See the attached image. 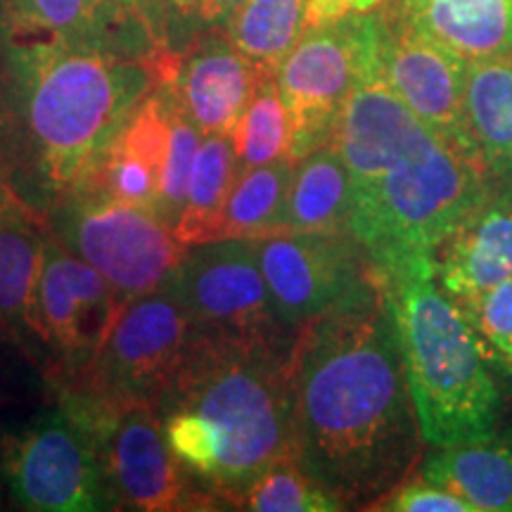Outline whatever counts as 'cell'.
Listing matches in <instances>:
<instances>
[{
  "instance_id": "6da1fadb",
  "label": "cell",
  "mask_w": 512,
  "mask_h": 512,
  "mask_svg": "<svg viewBox=\"0 0 512 512\" xmlns=\"http://www.w3.org/2000/svg\"><path fill=\"white\" fill-rule=\"evenodd\" d=\"M292 458L344 510L411 477L425 437L384 290L302 325L290 358Z\"/></svg>"
},
{
  "instance_id": "7a4b0ae2",
  "label": "cell",
  "mask_w": 512,
  "mask_h": 512,
  "mask_svg": "<svg viewBox=\"0 0 512 512\" xmlns=\"http://www.w3.org/2000/svg\"><path fill=\"white\" fill-rule=\"evenodd\" d=\"M152 88L150 62L69 48L0 12V178L46 221Z\"/></svg>"
},
{
  "instance_id": "3957f363",
  "label": "cell",
  "mask_w": 512,
  "mask_h": 512,
  "mask_svg": "<svg viewBox=\"0 0 512 512\" xmlns=\"http://www.w3.org/2000/svg\"><path fill=\"white\" fill-rule=\"evenodd\" d=\"M332 143L351 178V238L377 275L434 259L491 192L475 159L422 124L382 79L380 64L344 102Z\"/></svg>"
},
{
  "instance_id": "277c9868",
  "label": "cell",
  "mask_w": 512,
  "mask_h": 512,
  "mask_svg": "<svg viewBox=\"0 0 512 512\" xmlns=\"http://www.w3.org/2000/svg\"><path fill=\"white\" fill-rule=\"evenodd\" d=\"M294 339L223 335L195 323L181 361L152 401L159 418L192 411L219 434L221 465L211 491L223 510H242L254 479L278 460L292 458Z\"/></svg>"
},
{
  "instance_id": "5b68a950",
  "label": "cell",
  "mask_w": 512,
  "mask_h": 512,
  "mask_svg": "<svg viewBox=\"0 0 512 512\" xmlns=\"http://www.w3.org/2000/svg\"><path fill=\"white\" fill-rule=\"evenodd\" d=\"M392 309L396 337L430 448L498 434L501 389L465 313L441 290L434 259L377 275Z\"/></svg>"
},
{
  "instance_id": "8992f818",
  "label": "cell",
  "mask_w": 512,
  "mask_h": 512,
  "mask_svg": "<svg viewBox=\"0 0 512 512\" xmlns=\"http://www.w3.org/2000/svg\"><path fill=\"white\" fill-rule=\"evenodd\" d=\"M107 408V399L72 384H50L46 406L0 439V477L12 508L119 510L102 451Z\"/></svg>"
},
{
  "instance_id": "52a82bcc",
  "label": "cell",
  "mask_w": 512,
  "mask_h": 512,
  "mask_svg": "<svg viewBox=\"0 0 512 512\" xmlns=\"http://www.w3.org/2000/svg\"><path fill=\"white\" fill-rule=\"evenodd\" d=\"M380 8L318 24L306 31L275 72L290 117L294 162L328 145L344 102L380 60Z\"/></svg>"
},
{
  "instance_id": "ba28073f",
  "label": "cell",
  "mask_w": 512,
  "mask_h": 512,
  "mask_svg": "<svg viewBox=\"0 0 512 512\" xmlns=\"http://www.w3.org/2000/svg\"><path fill=\"white\" fill-rule=\"evenodd\" d=\"M46 226L88 261L124 304L164 287L188 252L157 211L93 192L69 195L50 211Z\"/></svg>"
},
{
  "instance_id": "9c48e42d",
  "label": "cell",
  "mask_w": 512,
  "mask_h": 512,
  "mask_svg": "<svg viewBox=\"0 0 512 512\" xmlns=\"http://www.w3.org/2000/svg\"><path fill=\"white\" fill-rule=\"evenodd\" d=\"M254 247L278 318L292 330L382 290L366 252L347 233L275 230L256 238Z\"/></svg>"
},
{
  "instance_id": "30bf717a",
  "label": "cell",
  "mask_w": 512,
  "mask_h": 512,
  "mask_svg": "<svg viewBox=\"0 0 512 512\" xmlns=\"http://www.w3.org/2000/svg\"><path fill=\"white\" fill-rule=\"evenodd\" d=\"M195 320L169 287L133 299L114 320L91 366L72 382L107 401L152 403L188 347Z\"/></svg>"
},
{
  "instance_id": "8fae6325",
  "label": "cell",
  "mask_w": 512,
  "mask_h": 512,
  "mask_svg": "<svg viewBox=\"0 0 512 512\" xmlns=\"http://www.w3.org/2000/svg\"><path fill=\"white\" fill-rule=\"evenodd\" d=\"M200 328L254 339H294L275 311L254 240H214L188 247L166 280Z\"/></svg>"
},
{
  "instance_id": "7c38bea8",
  "label": "cell",
  "mask_w": 512,
  "mask_h": 512,
  "mask_svg": "<svg viewBox=\"0 0 512 512\" xmlns=\"http://www.w3.org/2000/svg\"><path fill=\"white\" fill-rule=\"evenodd\" d=\"M102 451L119 510H223L214 491L174 456L155 406L107 401Z\"/></svg>"
},
{
  "instance_id": "4fadbf2b",
  "label": "cell",
  "mask_w": 512,
  "mask_h": 512,
  "mask_svg": "<svg viewBox=\"0 0 512 512\" xmlns=\"http://www.w3.org/2000/svg\"><path fill=\"white\" fill-rule=\"evenodd\" d=\"M114 287L48 230L38 280V316L50 351V382H72L98 356L124 311Z\"/></svg>"
},
{
  "instance_id": "5bb4252c",
  "label": "cell",
  "mask_w": 512,
  "mask_h": 512,
  "mask_svg": "<svg viewBox=\"0 0 512 512\" xmlns=\"http://www.w3.org/2000/svg\"><path fill=\"white\" fill-rule=\"evenodd\" d=\"M380 15L382 79L422 124L477 162L465 128L467 60L415 29L392 3L380 5Z\"/></svg>"
},
{
  "instance_id": "9a60e30c",
  "label": "cell",
  "mask_w": 512,
  "mask_h": 512,
  "mask_svg": "<svg viewBox=\"0 0 512 512\" xmlns=\"http://www.w3.org/2000/svg\"><path fill=\"white\" fill-rule=\"evenodd\" d=\"M268 74L230 43L226 31H214L178 53L171 74L159 83L174 93L181 110L204 136H233Z\"/></svg>"
},
{
  "instance_id": "2e32d148",
  "label": "cell",
  "mask_w": 512,
  "mask_h": 512,
  "mask_svg": "<svg viewBox=\"0 0 512 512\" xmlns=\"http://www.w3.org/2000/svg\"><path fill=\"white\" fill-rule=\"evenodd\" d=\"M19 31L46 36L69 48L102 50L152 62L162 48L150 24L119 0H0Z\"/></svg>"
},
{
  "instance_id": "e0dca14e",
  "label": "cell",
  "mask_w": 512,
  "mask_h": 512,
  "mask_svg": "<svg viewBox=\"0 0 512 512\" xmlns=\"http://www.w3.org/2000/svg\"><path fill=\"white\" fill-rule=\"evenodd\" d=\"M434 275L460 309L512 278V188L489 195L434 252Z\"/></svg>"
},
{
  "instance_id": "ac0fdd59",
  "label": "cell",
  "mask_w": 512,
  "mask_h": 512,
  "mask_svg": "<svg viewBox=\"0 0 512 512\" xmlns=\"http://www.w3.org/2000/svg\"><path fill=\"white\" fill-rule=\"evenodd\" d=\"M46 235V221L27 209L0 216V330L48 380L50 351L38 316Z\"/></svg>"
},
{
  "instance_id": "d6986e66",
  "label": "cell",
  "mask_w": 512,
  "mask_h": 512,
  "mask_svg": "<svg viewBox=\"0 0 512 512\" xmlns=\"http://www.w3.org/2000/svg\"><path fill=\"white\" fill-rule=\"evenodd\" d=\"M465 128L491 188H512V50L467 62Z\"/></svg>"
},
{
  "instance_id": "ffe728a7",
  "label": "cell",
  "mask_w": 512,
  "mask_h": 512,
  "mask_svg": "<svg viewBox=\"0 0 512 512\" xmlns=\"http://www.w3.org/2000/svg\"><path fill=\"white\" fill-rule=\"evenodd\" d=\"M415 29L467 62L512 50V0H392Z\"/></svg>"
},
{
  "instance_id": "44dd1931",
  "label": "cell",
  "mask_w": 512,
  "mask_h": 512,
  "mask_svg": "<svg viewBox=\"0 0 512 512\" xmlns=\"http://www.w3.org/2000/svg\"><path fill=\"white\" fill-rule=\"evenodd\" d=\"M418 472L458 494L472 512H512V441L486 437L425 453Z\"/></svg>"
},
{
  "instance_id": "7402d4cb",
  "label": "cell",
  "mask_w": 512,
  "mask_h": 512,
  "mask_svg": "<svg viewBox=\"0 0 512 512\" xmlns=\"http://www.w3.org/2000/svg\"><path fill=\"white\" fill-rule=\"evenodd\" d=\"M351 223V178L335 143L318 147L294 164L283 230L347 233Z\"/></svg>"
},
{
  "instance_id": "603a6c76",
  "label": "cell",
  "mask_w": 512,
  "mask_h": 512,
  "mask_svg": "<svg viewBox=\"0 0 512 512\" xmlns=\"http://www.w3.org/2000/svg\"><path fill=\"white\" fill-rule=\"evenodd\" d=\"M240 162L233 136H204L192 162L188 192L174 233L185 247L219 240L223 209L240 178Z\"/></svg>"
},
{
  "instance_id": "cb8c5ba5",
  "label": "cell",
  "mask_w": 512,
  "mask_h": 512,
  "mask_svg": "<svg viewBox=\"0 0 512 512\" xmlns=\"http://www.w3.org/2000/svg\"><path fill=\"white\" fill-rule=\"evenodd\" d=\"M311 27L309 0H242L223 31L240 53L275 74Z\"/></svg>"
},
{
  "instance_id": "d4e9b609",
  "label": "cell",
  "mask_w": 512,
  "mask_h": 512,
  "mask_svg": "<svg viewBox=\"0 0 512 512\" xmlns=\"http://www.w3.org/2000/svg\"><path fill=\"white\" fill-rule=\"evenodd\" d=\"M292 159L240 171L238 183L223 209L219 240H256L283 230V216L290 192Z\"/></svg>"
},
{
  "instance_id": "484cf974",
  "label": "cell",
  "mask_w": 512,
  "mask_h": 512,
  "mask_svg": "<svg viewBox=\"0 0 512 512\" xmlns=\"http://www.w3.org/2000/svg\"><path fill=\"white\" fill-rule=\"evenodd\" d=\"M292 128L275 74L264 76L233 131L240 169H256L290 157ZM294 162V159H292Z\"/></svg>"
},
{
  "instance_id": "4316f807",
  "label": "cell",
  "mask_w": 512,
  "mask_h": 512,
  "mask_svg": "<svg viewBox=\"0 0 512 512\" xmlns=\"http://www.w3.org/2000/svg\"><path fill=\"white\" fill-rule=\"evenodd\" d=\"M242 510L254 512H335V496L306 475L294 458H283L261 472L247 489Z\"/></svg>"
},
{
  "instance_id": "83f0119b",
  "label": "cell",
  "mask_w": 512,
  "mask_h": 512,
  "mask_svg": "<svg viewBox=\"0 0 512 512\" xmlns=\"http://www.w3.org/2000/svg\"><path fill=\"white\" fill-rule=\"evenodd\" d=\"M242 0H157L152 34L162 48L183 53L200 38L226 29Z\"/></svg>"
},
{
  "instance_id": "f1b7e54d",
  "label": "cell",
  "mask_w": 512,
  "mask_h": 512,
  "mask_svg": "<svg viewBox=\"0 0 512 512\" xmlns=\"http://www.w3.org/2000/svg\"><path fill=\"white\" fill-rule=\"evenodd\" d=\"M162 86V83H159ZM166 95H169L171 107V138L169 150H166L162 178H159V192H157V216L171 228H176L181 211L185 204V192H188V178L192 162H195L197 147H200L204 133L192 124L188 114L181 110L174 93L162 86Z\"/></svg>"
},
{
  "instance_id": "f546056e",
  "label": "cell",
  "mask_w": 512,
  "mask_h": 512,
  "mask_svg": "<svg viewBox=\"0 0 512 512\" xmlns=\"http://www.w3.org/2000/svg\"><path fill=\"white\" fill-rule=\"evenodd\" d=\"M491 366L512 375V278L479 294L460 309Z\"/></svg>"
},
{
  "instance_id": "4dcf8cb0",
  "label": "cell",
  "mask_w": 512,
  "mask_h": 512,
  "mask_svg": "<svg viewBox=\"0 0 512 512\" xmlns=\"http://www.w3.org/2000/svg\"><path fill=\"white\" fill-rule=\"evenodd\" d=\"M162 425L174 456L211 491L221 465V439L214 427L192 411L166 413Z\"/></svg>"
},
{
  "instance_id": "1f68e13d",
  "label": "cell",
  "mask_w": 512,
  "mask_h": 512,
  "mask_svg": "<svg viewBox=\"0 0 512 512\" xmlns=\"http://www.w3.org/2000/svg\"><path fill=\"white\" fill-rule=\"evenodd\" d=\"M370 510L380 512H472L463 498L441 484L430 482L418 470L382 496Z\"/></svg>"
},
{
  "instance_id": "d6a6232c",
  "label": "cell",
  "mask_w": 512,
  "mask_h": 512,
  "mask_svg": "<svg viewBox=\"0 0 512 512\" xmlns=\"http://www.w3.org/2000/svg\"><path fill=\"white\" fill-rule=\"evenodd\" d=\"M22 209L31 211V209L27 207V204H24V202L19 200V197L15 195V190H12L10 185L5 183L3 178H0V216L10 214V211H22ZM31 214H34V211H31Z\"/></svg>"
},
{
  "instance_id": "836d02e7",
  "label": "cell",
  "mask_w": 512,
  "mask_h": 512,
  "mask_svg": "<svg viewBox=\"0 0 512 512\" xmlns=\"http://www.w3.org/2000/svg\"><path fill=\"white\" fill-rule=\"evenodd\" d=\"M119 3L126 5V8H131L133 12H138L140 17H145V22L150 24L152 29V15H155L157 0H119Z\"/></svg>"
},
{
  "instance_id": "e575fe53",
  "label": "cell",
  "mask_w": 512,
  "mask_h": 512,
  "mask_svg": "<svg viewBox=\"0 0 512 512\" xmlns=\"http://www.w3.org/2000/svg\"><path fill=\"white\" fill-rule=\"evenodd\" d=\"M387 3V0H354V12H370L377 10L380 5Z\"/></svg>"
},
{
  "instance_id": "d590c367",
  "label": "cell",
  "mask_w": 512,
  "mask_h": 512,
  "mask_svg": "<svg viewBox=\"0 0 512 512\" xmlns=\"http://www.w3.org/2000/svg\"><path fill=\"white\" fill-rule=\"evenodd\" d=\"M5 503H8V489H5L3 477H0V510L5 508Z\"/></svg>"
},
{
  "instance_id": "8d00e7d4",
  "label": "cell",
  "mask_w": 512,
  "mask_h": 512,
  "mask_svg": "<svg viewBox=\"0 0 512 512\" xmlns=\"http://www.w3.org/2000/svg\"><path fill=\"white\" fill-rule=\"evenodd\" d=\"M3 434H5V430H3V427H0V439H3Z\"/></svg>"
},
{
  "instance_id": "74e56055",
  "label": "cell",
  "mask_w": 512,
  "mask_h": 512,
  "mask_svg": "<svg viewBox=\"0 0 512 512\" xmlns=\"http://www.w3.org/2000/svg\"><path fill=\"white\" fill-rule=\"evenodd\" d=\"M0 337H5V335H3V330H0Z\"/></svg>"
},
{
  "instance_id": "f35d334b",
  "label": "cell",
  "mask_w": 512,
  "mask_h": 512,
  "mask_svg": "<svg viewBox=\"0 0 512 512\" xmlns=\"http://www.w3.org/2000/svg\"><path fill=\"white\" fill-rule=\"evenodd\" d=\"M309 3H311V0H309Z\"/></svg>"
}]
</instances>
